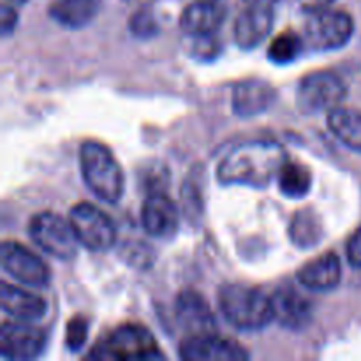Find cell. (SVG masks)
Segmentation results:
<instances>
[{
  "mask_svg": "<svg viewBox=\"0 0 361 361\" xmlns=\"http://www.w3.org/2000/svg\"><path fill=\"white\" fill-rule=\"evenodd\" d=\"M288 162L284 147L275 141H252L233 148L217 166L222 185H245L264 189Z\"/></svg>",
  "mask_w": 361,
  "mask_h": 361,
  "instance_id": "1",
  "label": "cell"
},
{
  "mask_svg": "<svg viewBox=\"0 0 361 361\" xmlns=\"http://www.w3.org/2000/svg\"><path fill=\"white\" fill-rule=\"evenodd\" d=\"M219 309L229 324L242 331H259L274 321V303L263 289L226 284L219 291Z\"/></svg>",
  "mask_w": 361,
  "mask_h": 361,
  "instance_id": "2",
  "label": "cell"
},
{
  "mask_svg": "<svg viewBox=\"0 0 361 361\" xmlns=\"http://www.w3.org/2000/svg\"><path fill=\"white\" fill-rule=\"evenodd\" d=\"M80 168L85 185L97 200L115 204L123 196V173L108 147L88 140L80 148Z\"/></svg>",
  "mask_w": 361,
  "mask_h": 361,
  "instance_id": "3",
  "label": "cell"
},
{
  "mask_svg": "<svg viewBox=\"0 0 361 361\" xmlns=\"http://www.w3.org/2000/svg\"><path fill=\"white\" fill-rule=\"evenodd\" d=\"M88 358L95 360H155L162 358L150 331L140 324L118 326L104 342L95 345Z\"/></svg>",
  "mask_w": 361,
  "mask_h": 361,
  "instance_id": "4",
  "label": "cell"
},
{
  "mask_svg": "<svg viewBox=\"0 0 361 361\" xmlns=\"http://www.w3.org/2000/svg\"><path fill=\"white\" fill-rule=\"evenodd\" d=\"M355 21L351 14L338 9H321L310 13L303 27V41L314 51H335L351 41Z\"/></svg>",
  "mask_w": 361,
  "mask_h": 361,
  "instance_id": "5",
  "label": "cell"
},
{
  "mask_svg": "<svg viewBox=\"0 0 361 361\" xmlns=\"http://www.w3.org/2000/svg\"><path fill=\"white\" fill-rule=\"evenodd\" d=\"M348 97V87L344 81L330 71H317L307 74L296 90V104L300 111L307 115L316 113H330L342 106Z\"/></svg>",
  "mask_w": 361,
  "mask_h": 361,
  "instance_id": "6",
  "label": "cell"
},
{
  "mask_svg": "<svg viewBox=\"0 0 361 361\" xmlns=\"http://www.w3.org/2000/svg\"><path fill=\"white\" fill-rule=\"evenodd\" d=\"M30 238L35 245L49 256L62 261H71L78 254V238L69 221H63L53 212H41L28 226Z\"/></svg>",
  "mask_w": 361,
  "mask_h": 361,
  "instance_id": "7",
  "label": "cell"
},
{
  "mask_svg": "<svg viewBox=\"0 0 361 361\" xmlns=\"http://www.w3.org/2000/svg\"><path fill=\"white\" fill-rule=\"evenodd\" d=\"M69 222L78 242L92 252H106L116 242V229L108 214L90 203L71 208Z\"/></svg>",
  "mask_w": 361,
  "mask_h": 361,
  "instance_id": "8",
  "label": "cell"
},
{
  "mask_svg": "<svg viewBox=\"0 0 361 361\" xmlns=\"http://www.w3.org/2000/svg\"><path fill=\"white\" fill-rule=\"evenodd\" d=\"M0 264L7 275L28 288H46L51 270L35 252L16 242H4L0 247Z\"/></svg>",
  "mask_w": 361,
  "mask_h": 361,
  "instance_id": "9",
  "label": "cell"
},
{
  "mask_svg": "<svg viewBox=\"0 0 361 361\" xmlns=\"http://www.w3.org/2000/svg\"><path fill=\"white\" fill-rule=\"evenodd\" d=\"M46 348V334L27 321H4L0 328V355L6 360H34Z\"/></svg>",
  "mask_w": 361,
  "mask_h": 361,
  "instance_id": "10",
  "label": "cell"
},
{
  "mask_svg": "<svg viewBox=\"0 0 361 361\" xmlns=\"http://www.w3.org/2000/svg\"><path fill=\"white\" fill-rule=\"evenodd\" d=\"M180 358L187 361H238L249 358V353L235 341L215 334L190 335L180 345Z\"/></svg>",
  "mask_w": 361,
  "mask_h": 361,
  "instance_id": "11",
  "label": "cell"
},
{
  "mask_svg": "<svg viewBox=\"0 0 361 361\" xmlns=\"http://www.w3.org/2000/svg\"><path fill=\"white\" fill-rule=\"evenodd\" d=\"M141 224L154 238L168 240L176 235L180 226L178 208L164 190L148 194L141 210Z\"/></svg>",
  "mask_w": 361,
  "mask_h": 361,
  "instance_id": "12",
  "label": "cell"
},
{
  "mask_svg": "<svg viewBox=\"0 0 361 361\" xmlns=\"http://www.w3.org/2000/svg\"><path fill=\"white\" fill-rule=\"evenodd\" d=\"M271 303H274V321L288 330H303L312 321V303L291 284L277 288V291L271 295Z\"/></svg>",
  "mask_w": 361,
  "mask_h": 361,
  "instance_id": "13",
  "label": "cell"
},
{
  "mask_svg": "<svg viewBox=\"0 0 361 361\" xmlns=\"http://www.w3.org/2000/svg\"><path fill=\"white\" fill-rule=\"evenodd\" d=\"M274 28V9L271 4L257 0L247 7L235 23V41L242 49L257 48L270 35Z\"/></svg>",
  "mask_w": 361,
  "mask_h": 361,
  "instance_id": "14",
  "label": "cell"
},
{
  "mask_svg": "<svg viewBox=\"0 0 361 361\" xmlns=\"http://www.w3.org/2000/svg\"><path fill=\"white\" fill-rule=\"evenodd\" d=\"M176 319L190 335L215 334V316L207 300L196 291H182L175 303Z\"/></svg>",
  "mask_w": 361,
  "mask_h": 361,
  "instance_id": "15",
  "label": "cell"
},
{
  "mask_svg": "<svg viewBox=\"0 0 361 361\" xmlns=\"http://www.w3.org/2000/svg\"><path fill=\"white\" fill-rule=\"evenodd\" d=\"M277 99V90L268 81L247 80L233 90V111L242 118H252L268 111Z\"/></svg>",
  "mask_w": 361,
  "mask_h": 361,
  "instance_id": "16",
  "label": "cell"
},
{
  "mask_svg": "<svg viewBox=\"0 0 361 361\" xmlns=\"http://www.w3.org/2000/svg\"><path fill=\"white\" fill-rule=\"evenodd\" d=\"M226 18V9L215 0H197L183 9L180 16V28L190 37L214 35Z\"/></svg>",
  "mask_w": 361,
  "mask_h": 361,
  "instance_id": "17",
  "label": "cell"
},
{
  "mask_svg": "<svg viewBox=\"0 0 361 361\" xmlns=\"http://www.w3.org/2000/svg\"><path fill=\"white\" fill-rule=\"evenodd\" d=\"M341 275L342 267L338 256L335 252H326L303 264L296 274V279L309 291L328 293L341 284Z\"/></svg>",
  "mask_w": 361,
  "mask_h": 361,
  "instance_id": "18",
  "label": "cell"
},
{
  "mask_svg": "<svg viewBox=\"0 0 361 361\" xmlns=\"http://www.w3.org/2000/svg\"><path fill=\"white\" fill-rule=\"evenodd\" d=\"M0 303H2V310L7 316L18 321H27V323L42 319L48 312V303L42 296L16 288L6 281L2 282Z\"/></svg>",
  "mask_w": 361,
  "mask_h": 361,
  "instance_id": "19",
  "label": "cell"
},
{
  "mask_svg": "<svg viewBox=\"0 0 361 361\" xmlns=\"http://www.w3.org/2000/svg\"><path fill=\"white\" fill-rule=\"evenodd\" d=\"M102 6V0H53L49 16L63 28L78 30L95 20Z\"/></svg>",
  "mask_w": 361,
  "mask_h": 361,
  "instance_id": "20",
  "label": "cell"
},
{
  "mask_svg": "<svg viewBox=\"0 0 361 361\" xmlns=\"http://www.w3.org/2000/svg\"><path fill=\"white\" fill-rule=\"evenodd\" d=\"M328 127L342 145L361 154V111L338 106L328 113Z\"/></svg>",
  "mask_w": 361,
  "mask_h": 361,
  "instance_id": "21",
  "label": "cell"
},
{
  "mask_svg": "<svg viewBox=\"0 0 361 361\" xmlns=\"http://www.w3.org/2000/svg\"><path fill=\"white\" fill-rule=\"evenodd\" d=\"M289 238L302 250L319 245L324 238V226L319 214L312 208L296 212L289 226Z\"/></svg>",
  "mask_w": 361,
  "mask_h": 361,
  "instance_id": "22",
  "label": "cell"
},
{
  "mask_svg": "<svg viewBox=\"0 0 361 361\" xmlns=\"http://www.w3.org/2000/svg\"><path fill=\"white\" fill-rule=\"evenodd\" d=\"M277 180L281 192L291 200H302L312 189V173L302 162H286Z\"/></svg>",
  "mask_w": 361,
  "mask_h": 361,
  "instance_id": "23",
  "label": "cell"
},
{
  "mask_svg": "<svg viewBox=\"0 0 361 361\" xmlns=\"http://www.w3.org/2000/svg\"><path fill=\"white\" fill-rule=\"evenodd\" d=\"M305 41L295 32L279 34L268 46V59L277 66H288L302 55Z\"/></svg>",
  "mask_w": 361,
  "mask_h": 361,
  "instance_id": "24",
  "label": "cell"
},
{
  "mask_svg": "<svg viewBox=\"0 0 361 361\" xmlns=\"http://www.w3.org/2000/svg\"><path fill=\"white\" fill-rule=\"evenodd\" d=\"M129 28L137 39H152L159 34V21L150 9H140L130 18Z\"/></svg>",
  "mask_w": 361,
  "mask_h": 361,
  "instance_id": "25",
  "label": "cell"
},
{
  "mask_svg": "<svg viewBox=\"0 0 361 361\" xmlns=\"http://www.w3.org/2000/svg\"><path fill=\"white\" fill-rule=\"evenodd\" d=\"M88 338V321L85 317H73L66 326V348L69 351H80Z\"/></svg>",
  "mask_w": 361,
  "mask_h": 361,
  "instance_id": "26",
  "label": "cell"
},
{
  "mask_svg": "<svg viewBox=\"0 0 361 361\" xmlns=\"http://www.w3.org/2000/svg\"><path fill=\"white\" fill-rule=\"evenodd\" d=\"M345 254H348V261L353 268H361V226L348 240Z\"/></svg>",
  "mask_w": 361,
  "mask_h": 361,
  "instance_id": "27",
  "label": "cell"
},
{
  "mask_svg": "<svg viewBox=\"0 0 361 361\" xmlns=\"http://www.w3.org/2000/svg\"><path fill=\"white\" fill-rule=\"evenodd\" d=\"M18 25V13L16 7L9 6V4H4L2 11H0V28H2V35L7 37L9 34H13L14 28Z\"/></svg>",
  "mask_w": 361,
  "mask_h": 361,
  "instance_id": "28",
  "label": "cell"
},
{
  "mask_svg": "<svg viewBox=\"0 0 361 361\" xmlns=\"http://www.w3.org/2000/svg\"><path fill=\"white\" fill-rule=\"evenodd\" d=\"M296 2L305 13H316V11L326 9L330 4H334V0H296Z\"/></svg>",
  "mask_w": 361,
  "mask_h": 361,
  "instance_id": "29",
  "label": "cell"
},
{
  "mask_svg": "<svg viewBox=\"0 0 361 361\" xmlns=\"http://www.w3.org/2000/svg\"><path fill=\"white\" fill-rule=\"evenodd\" d=\"M28 0H4V4H9V6H14V7H18V6H23V4H27Z\"/></svg>",
  "mask_w": 361,
  "mask_h": 361,
  "instance_id": "30",
  "label": "cell"
},
{
  "mask_svg": "<svg viewBox=\"0 0 361 361\" xmlns=\"http://www.w3.org/2000/svg\"><path fill=\"white\" fill-rule=\"evenodd\" d=\"M264 2H268V4H274V2H277V0H264Z\"/></svg>",
  "mask_w": 361,
  "mask_h": 361,
  "instance_id": "31",
  "label": "cell"
}]
</instances>
